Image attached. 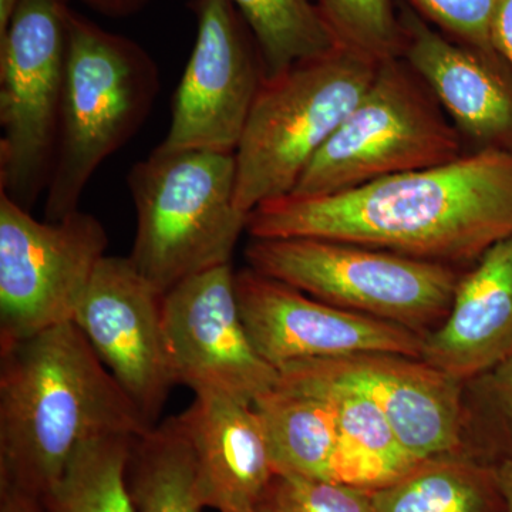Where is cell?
Instances as JSON below:
<instances>
[{
    "instance_id": "10",
    "label": "cell",
    "mask_w": 512,
    "mask_h": 512,
    "mask_svg": "<svg viewBox=\"0 0 512 512\" xmlns=\"http://www.w3.org/2000/svg\"><path fill=\"white\" fill-rule=\"evenodd\" d=\"M197 36L175 89L167 151H237L266 74L247 22L231 0H191Z\"/></svg>"
},
{
    "instance_id": "6",
    "label": "cell",
    "mask_w": 512,
    "mask_h": 512,
    "mask_svg": "<svg viewBox=\"0 0 512 512\" xmlns=\"http://www.w3.org/2000/svg\"><path fill=\"white\" fill-rule=\"evenodd\" d=\"M248 266L330 305L426 336L450 313L464 271L320 238H252Z\"/></svg>"
},
{
    "instance_id": "13",
    "label": "cell",
    "mask_w": 512,
    "mask_h": 512,
    "mask_svg": "<svg viewBox=\"0 0 512 512\" xmlns=\"http://www.w3.org/2000/svg\"><path fill=\"white\" fill-rule=\"evenodd\" d=\"M163 301L128 256L106 255L73 320L151 427L177 384Z\"/></svg>"
},
{
    "instance_id": "17",
    "label": "cell",
    "mask_w": 512,
    "mask_h": 512,
    "mask_svg": "<svg viewBox=\"0 0 512 512\" xmlns=\"http://www.w3.org/2000/svg\"><path fill=\"white\" fill-rule=\"evenodd\" d=\"M512 355V237L464 272L450 313L423 339L421 359L468 383Z\"/></svg>"
},
{
    "instance_id": "24",
    "label": "cell",
    "mask_w": 512,
    "mask_h": 512,
    "mask_svg": "<svg viewBox=\"0 0 512 512\" xmlns=\"http://www.w3.org/2000/svg\"><path fill=\"white\" fill-rule=\"evenodd\" d=\"M339 46L376 63L400 59L403 29L393 0H315Z\"/></svg>"
},
{
    "instance_id": "22",
    "label": "cell",
    "mask_w": 512,
    "mask_h": 512,
    "mask_svg": "<svg viewBox=\"0 0 512 512\" xmlns=\"http://www.w3.org/2000/svg\"><path fill=\"white\" fill-rule=\"evenodd\" d=\"M136 437L107 436L77 448L40 501L45 512H137L127 481Z\"/></svg>"
},
{
    "instance_id": "27",
    "label": "cell",
    "mask_w": 512,
    "mask_h": 512,
    "mask_svg": "<svg viewBox=\"0 0 512 512\" xmlns=\"http://www.w3.org/2000/svg\"><path fill=\"white\" fill-rule=\"evenodd\" d=\"M421 18L433 23L453 40L495 53L491 43V23L500 0H406Z\"/></svg>"
},
{
    "instance_id": "21",
    "label": "cell",
    "mask_w": 512,
    "mask_h": 512,
    "mask_svg": "<svg viewBox=\"0 0 512 512\" xmlns=\"http://www.w3.org/2000/svg\"><path fill=\"white\" fill-rule=\"evenodd\" d=\"M137 512H202L194 457L177 417L136 437L127 467Z\"/></svg>"
},
{
    "instance_id": "4",
    "label": "cell",
    "mask_w": 512,
    "mask_h": 512,
    "mask_svg": "<svg viewBox=\"0 0 512 512\" xmlns=\"http://www.w3.org/2000/svg\"><path fill=\"white\" fill-rule=\"evenodd\" d=\"M127 185L137 214L128 258L158 291L231 264L249 217L235 202V154L157 147Z\"/></svg>"
},
{
    "instance_id": "9",
    "label": "cell",
    "mask_w": 512,
    "mask_h": 512,
    "mask_svg": "<svg viewBox=\"0 0 512 512\" xmlns=\"http://www.w3.org/2000/svg\"><path fill=\"white\" fill-rule=\"evenodd\" d=\"M107 247L94 215L40 222L0 192V349L73 322Z\"/></svg>"
},
{
    "instance_id": "1",
    "label": "cell",
    "mask_w": 512,
    "mask_h": 512,
    "mask_svg": "<svg viewBox=\"0 0 512 512\" xmlns=\"http://www.w3.org/2000/svg\"><path fill=\"white\" fill-rule=\"evenodd\" d=\"M247 231L350 242L463 269L512 237V154L473 151L355 190L286 195L255 208Z\"/></svg>"
},
{
    "instance_id": "11",
    "label": "cell",
    "mask_w": 512,
    "mask_h": 512,
    "mask_svg": "<svg viewBox=\"0 0 512 512\" xmlns=\"http://www.w3.org/2000/svg\"><path fill=\"white\" fill-rule=\"evenodd\" d=\"M163 312L177 384L254 406L278 383V370L259 355L245 328L231 264L175 285L164 295Z\"/></svg>"
},
{
    "instance_id": "14",
    "label": "cell",
    "mask_w": 512,
    "mask_h": 512,
    "mask_svg": "<svg viewBox=\"0 0 512 512\" xmlns=\"http://www.w3.org/2000/svg\"><path fill=\"white\" fill-rule=\"evenodd\" d=\"M286 367L365 393L417 460L473 456L464 440L468 431L464 382L423 359L365 353Z\"/></svg>"
},
{
    "instance_id": "8",
    "label": "cell",
    "mask_w": 512,
    "mask_h": 512,
    "mask_svg": "<svg viewBox=\"0 0 512 512\" xmlns=\"http://www.w3.org/2000/svg\"><path fill=\"white\" fill-rule=\"evenodd\" d=\"M70 0H22L0 42V192L30 211L59 141Z\"/></svg>"
},
{
    "instance_id": "31",
    "label": "cell",
    "mask_w": 512,
    "mask_h": 512,
    "mask_svg": "<svg viewBox=\"0 0 512 512\" xmlns=\"http://www.w3.org/2000/svg\"><path fill=\"white\" fill-rule=\"evenodd\" d=\"M495 468L505 501V512H512V458L495 464Z\"/></svg>"
},
{
    "instance_id": "18",
    "label": "cell",
    "mask_w": 512,
    "mask_h": 512,
    "mask_svg": "<svg viewBox=\"0 0 512 512\" xmlns=\"http://www.w3.org/2000/svg\"><path fill=\"white\" fill-rule=\"evenodd\" d=\"M278 373L279 379L285 382L325 394L332 404L336 420L332 481L376 491L421 463L403 447L382 410L365 393L308 375L295 367H284Z\"/></svg>"
},
{
    "instance_id": "23",
    "label": "cell",
    "mask_w": 512,
    "mask_h": 512,
    "mask_svg": "<svg viewBox=\"0 0 512 512\" xmlns=\"http://www.w3.org/2000/svg\"><path fill=\"white\" fill-rule=\"evenodd\" d=\"M247 22L265 67V79L318 59L339 43L315 0H231Z\"/></svg>"
},
{
    "instance_id": "30",
    "label": "cell",
    "mask_w": 512,
    "mask_h": 512,
    "mask_svg": "<svg viewBox=\"0 0 512 512\" xmlns=\"http://www.w3.org/2000/svg\"><path fill=\"white\" fill-rule=\"evenodd\" d=\"M0 512H45L42 501L12 488H0Z\"/></svg>"
},
{
    "instance_id": "2",
    "label": "cell",
    "mask_w": 512,
    "mask_h": 512,
    "mask_svg": "<svg viewBox=\"0 0 512 512\" xmlns=\"http://www.w3.org/2000/svg\"><path fill=\"white\" fill-rule=\"evenodd\" d=\"M151 429L76 323L0 349V488L40 500L83 444Z\"/></svg>"
},
{
    "instance_id": "25",
    "label": "cell",
    "mask_w": 512,
    "mask_h": 512,
    "mask_svg": "<svg viewBox=\"0 0 512 512\" xmlns=\"http://www.w3.org/2000/svg\"><path fill=\"white\" fill-rule=\"evenodd\" d=\"M255 512H373L372 491L320 478L275 474Z\"/></svg>"
},
{
    "instance_id": "5",
    "label": "cell",
    "mask_w": 512,
    "mask_h": 512,
    "mask_svg": "<svg viewBox=\"0 0 512 512\" xmlns=\"http://www.w3.org/2000/svg\"><path fill=\"white\" fill-rule=\"evenodd\" d=\"M379 63L339 46L268 77L235 151V202L245 214L291 194L299 177L362 99Z\"/></svg>"
},
{
    "instance_id": "20",
    "label": "cell",
    "mask_w": 512,
    "mask_h": 512,
    "mask_svg": "<svg viewBox=\"0 0 512 512\" xmlns=\"http://www.w3.org/2000/svg\"><path fill=\"white\" fill-rule=\"evenodd\" d=\"M373 512H505L495 464L474 456L421 461L372 491Z\"/></svg>"
},
{
    "instance_id": "12",
    "label": "cell",
    "mask_w": 512,
    "mask_h": 512,
    "mask_svg": "<svg viewBox=\"0 0 512 512\" xmlns=\"http://www.w3.org/2000/svg\"><path fill=\"white\" fill-rule=\"evenodd\" d=\"M235 292L249 338L276 370L365 353L421 359L419 333L319 301L249 266L235 272Z\"/></svg>"
},
{
    "instance_id": "15",
    "label": "cell",
    "mask_w": 512,
    "mask_h": 512,
    "mask_svg": "<svg viewBox=\"0 0 512 512\" xmlns=\"http://www.w3.org/2000/svg\"><path fill=\"white\" fill-rule=\"evenodd\" d=\"M402 59L419 74L448 119L463 137L468 153L512 154V70L497 53L456 42L400 6Z\"/></svg>"
},
{
    "instance_id": "32",
    "label": "cell",
    "mask_w": 512,
    "mask_h": 512,
    "mask_svg": "<svg viewBox=\"0 0 512 512\" xmlns=\"http://www.w3.org/2000/svg\"><path fill=\"white\" fill-rule=\"evenodd\" d=\"M22 0H0V42L8 36Z\"/></svg>"
},
{
    "instance_id": "28",
    "label": "cell",
    "mask_w": 512,
    "mask_h": 512,
    "mask_svg": "<svg viewBox=\"0 0 512 512\" xmlns=\"http://www.w3.org/2000/svg\"><path fill=\"white\" fill-rule=\"evenodd\" d=\"M491 43L495 53L512 70V0H500L491 23Z\"/></svg>"
},
{
    "instance_id": "7",
    "label": "cell",
    "mask_w": 512,
    "mask_h": 512,
    "mask_svg": "<svg viewBox=\"0 0 512 512\" xmlns=\"http://www.w3.org/2000/svg\"><path fill=\"white\" fill-rule=\"evenodd\" d=\"M468 153L439 100L406 60L377 66L362 99L320 148L293 197H320L436 165Z\"/></svg>"
},
{
    "instance_id": "3",
    "label": "cell",
    "mask_w": 512,
    "mask_h": 512,
    "mask_svg": "<svg viewBox=\"0 0 512 512\" xmlns=\"http://www.w3.org/2000/svg\"><path fill=\"white\" fill-rule=\"evenodd\" d=\"M160 92L156 60L130 37L70 10L59 141L46 221L79 210L100 165L144 126Z\"/></svg>"
},
{
    "instance_id": "29",
    "label": "cell",
    "mask_w": 512,
    "mask_h": 512,
    "mask_svg": "<svg viewBox=\"0 0 512 512\" xmlns=\"http://www.w3.org/2000/svg\"><path fill=\"white\" fill-rule=\"evenodd\" d=\"M110 18H128L141 12L151 0H80Z\"/></svg>"
},
{
    "instance_id": "16",
    "label": "cell",
    "mask_w": 512,
    "mask_h": 512,
    "mask_svg": "<svg viewBox=\"0 0 512 512\" xmlns=\"http://www.w3.org/2000/svg\"><path fill=\"white\" fill-rule=\"evenodd\" d=\"M175 417L190 443L202 507L255 512L276 474L255 407L222 394L201 393Z\"/></svg>"
},
{
    "instance_id": "19",
    "label": "cell",
    "mask_w": 512,
    "mask_h": 512,
    "mask_svg": "<svg viewBox=\"0 0 512 512\" xmlns=\"http://www.w3.org/2000/svg\"><path fill=\"white\" fill-rule=\"evenodd\" d=\"M254 407L276 474L332 481L336 420L325 394L279 379Z\"/></svg>"
},
{
    "instance_id": "26",
    "label": "cell",
    "mask_w": 512,
    "mask_h": 512,
    "mask_svg": "<svg viewBox=\"0 0 512 512\" xmlns=\"http://www.w3.org/2000/svg\"><path fill=\"white\" fill-rule=\"evenodd\" d=\"M478 456L498 464L512 458V355L477 377ZM473 382V380H471Z\"/></svg>"
}]
</instances>
